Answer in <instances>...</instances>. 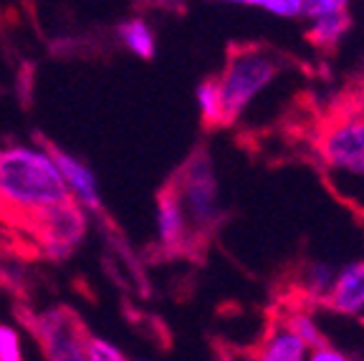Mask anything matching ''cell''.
<instances>
[{
  "label": "cell",
  "instance_id": "obj_21",
  "mask_svg": "<svg viewBox=\"0 0 364 361\" xmlns=\"http://www.w3.org/2000/svg\"><path fill=\"white\" fill-rule=\"evenodd\" d=\"M220 3H235V6H245V0H220Z\"/></svg>",
  "mask_w": 364,
  "mask_h": 361
},
{
  "label": "cell",
  "instance_id": "obj_1",
  "mask_svg": "<svg viewBox=\"0 0 364 361\" xmlns=\"http://www.w3.org/2000/svg\"><path fill=\"white\" fill-rule=\"evenodd\" d=\"M71 198L51 157L38 149H0V222L28 235L33 222L53 205Z\"/></svg>",
  "mask_w": 364,
  "mask_h": 361
},
{
  "label": "cell",
  "instance_id": "obj_10",
  "mask_svg": "<svg viewBox=\"0 0 364 361\" xmlns=\"http://www.w3.org/2000/svg\"><path fill=\"white\" fill-rule=\"evenodd\" d=\"M309 349L286 328V323L273 326L271 333L263 339L253 361H306Z\"/></svg>",
  "mask_w": 364,
  "mask_h": 361
},
{
  "label": "cell",
  "instance_id": "obj_14",
  "mask_svg": "<svg viewBox=\"0 0 364 361\" xmlns=\"http://www.w3.org/2000/svg\"><path fill=\"white\" fill-rule=\"evenodd\" d=\"M336 278V271L331 268V263H324V260H314L304 268V276H301V283L306 288L309 293L316 296V298H324L329 293L331 283Z\"/></svg>",
  "mask_w": 364,
  "mask_h": 361
},
{
  "label": "cell",
  "instance_id": "obj_2",
  "mask_svg": "<svg viewBox=\"0 0 364 361\" xmlns=\"http://www.w3.org/2000/svg\"><path fill=\"white\" fill-rule=\"evenodd\" d=\"M284 66V56L266 45H230L223 74L215 76L225 126L243 117L245 109L279 79Z\"/></svg>",
  "mask_w": 364,
  "mask_h": 361
},
{
  "label": "cell",
  "instance_id": "obj_11",
  "mask_svg": "<svg viewBox=\"0 0 364 361\" xmlns=\"http://www.w3.org/2000/svg\"><path fill=\"white\" fill-rule=\"evenodd\" d=\"M349 26H352L349 13H334V16L316 18V21H311V26H309L306 38L311 41L316 48H324L326 51V48H334V45L344 38Z\"/></svg>",
  "mask_w": 364,
  "mask_h": 361
},
{
  "label": "cell",
  "instance_id": "obj_19",
  "mask_svg": "<svg viewBox=\"0 0 364 361\" xmlns=\"http://www.w3.org/2000/svg\"><path fill=\"white\" fill-rule=\"evenodd\" d=\"M86 361H127V356L122 354L119 346H114L112 341L99 339V336H91L89 356H86Z\"/></svg>",
  "mask_w": 364,
  "mask_h": 361
},
{
  "label": "cell",
  "instance_id": "obj_20",
  "mask_svg": "<svg viewBox=\"0 0 364 361\" xmlns=\"http://www.w3.org/2000/svg\"><path fill=\"white\" fill-rule=\"evenodd\" d=\"M309 361H349V359L341 354V351H336L334 346L321 344V346H316V349H311V354H309Z\"/></svg>",
  "mask_w": 364,
  "mask_h": 361
},
{
  "label": "cell",
  "instance_id": "obj_16",
  "mask_svg": "<svg viewBox=\"0 0 364 361\" xmlns=\"http://www.w3.org/2000/svg\"><path fill=\"white\" fill-rule=\"evenodd\" d=\"M0 361H26L21 331L11 323H0Z\"/></svg>",
  "mask_w": 364,
  "mask_h": 361
},
{
  "label": "cell",
  "instance_id": "obj_17",
  "mask_svg": "<svg viewBox=\"0 0 364 361\" xmlns=\"http://www.w3.org/2000/svg\"><path fill=\"white\" fill-rule=\"evenodd\" d=\"M352 0H301V16L304 18H324L334 16V13H347Z\"/></svg>",
  "mask_w": 364,
  "mask_h": 361
},
{
  "label": "cell",
  "instance_id": "obj_18",
  "mask_svg": "<svg viewBox=\"0 0 364 361\" xmlns=\"http://www.w3.org/2000/svg\"><path fill=\"white\" fill-rule=\"evenodd\" d=\"M245 6L261 8L276 18H301V0H245Z\"/></svg>",
  "mask_w": 364,
  "mask_h": 361
},
{
  "label": "cell",
  "instance_id": "obj_5",
  "mask_svg": "<svg viewBox=\"0 0 364 361\" xmlns=\"http://www.w3.org/2000/svg\"><path fill=\"white\" fill-rule=\"evenodd\" d=\"M86 235V215L84 208L74 198L48 208L33 222L28 237L38 245V250L53 263L71 258Z\"/></svg>",
  "mask_w": 364,
  "mask_h": 361
},
{
  "label": "cell",
  "instance_id": "obj_8",
  "mask_svg": "<svg viewBox=\"0 0 364 361\" xmlns=\"http://www.w3.org/2000/svg\"><path fill=\"white\" fill-rule=\"evenodd\" d=\"M157 235H159V245L170 255L188 253L193 248V237H190L185 215H182L175 192L167 185L157 195Z\"/></svg>",
  "mask_w": 364,
  "mask_h": 361
},
{
  "label": "cell",
  "instance_id": "obj_7",
  "mask_svg": "<svg viewBox=\"0 0 364 361\" xmlns=\"http://www.w3.org/2000/svg\"><path fill=\"white\" fill-rule=\"evenodd\" d=\"M36 141H38L41 147H43V152L48 154L51 162L58 167L68 192H71V198H74L84 210L97 215L99 222H107V210H104V205H102V198H99V190H97V180H94L89 167L81 164L76 157H71L68 152H63V149L58 147V144H53V139H48V136L36 134Z\"/></svg>",
  "mask_w": 364,
  "mask_h": 361
},
{
  "label": "cell",
  "instance_id": "obj_3",
  "mask_svg": "<svg viewBox=\"0 0 364 361\" xmlns=\"http://www.w3.org/2000/svg\"><path fill=\"white\" fill-rule=\"evenodd\" d=\"M167 187L175 192L180 210L188 222L193 245L203 243L205 237L220 225L223 208L218 195V177L213 167L210 152L198 147L190 154L182 167L167 180Z\"/></svg>",
  "mask_w": 364,
  "mask_h": 361
},
{
  "label": "cell",
  "instance_id": "obj_9",
  "mask_svg": "<svg viewBox=\"0 0 364 361\" xmlns=\"http://www.w3.org/2000/svg\"><path fill=\"white\" fill-rule=\"evenodd\" d=\"M326 306L341 316H362L364 313V258L354 260L336 273L329 293L324 296Z\"/></svg>",
  "mask_w": 364,
  "mask_h": 361
},
{
  "label": "cell",
  "instance_id": "obj_12",
  "mask_svg": "<svg viewBox=\"0 0 364 361\" xmlns=\"http://www.w3.org/2000/svg\"><path fill=\"white\" fill-rule=\"evenodd\" d=\"M119 38L124 41V45L132 53H136L139 58L149 61L154 56V33L147 23L134 18V21H127L119 26Z\"/></svg>",
  "mask_w": 364,
  "mask_h": 361
},
{
  "label": "cell",
  "instance_id": "obj_15",
  "mask_svg": "<svg viewBox=\"0 0 364 361\" xmlns=\"http://www.w3.org/2000/svg\"><path fill=\"white\" fill-rule=\"evenodd\" d=\"M284 323H286V328H289V331L294 333L296 339L301 341V344L306 346L309 351L324 344V333L318 331L316 321H314L309 313H291V316L286 318Z\"/></svg>",
  "mask_w": 364,
  "mask_h": 361
},
{
  "label": "cell",
  "instance_id": "obj_6",
  "mask_svg": "<svg viewBox=\"0 0 364 361\" xmlns=\"http://www.w3.org/2000/svg\"><path fill=\"white\" fill-rule=\"evenodd\" d=\"M318 154L336 175L364 177V112L331 119L318 136Z\"/></svg>",
  "mask_w": 364,
  "mask_h": 361
},
{
  "label": "cell",
  "instance_id": "obj_13",
  "mask_svg": "<svg viewBox=\"0 0 364 361\" xmlns=\"http://www.w3.org/2000/svg\"><path fill=\"white\" fill-rule=\"evenodd\" d=\"M198 107L200 117H203L205 129H218V126H225V119H223V104H220V91H218L215 79H205L198 86Z\"/></svg>",
  "mask_w": 364,
  "mask_h": 361
},
{
  "label": "cell",
  "instance_id": "obj_4",
  "mask_svg": "<svg viewBox=\"0 0 364 361\" xmlns=\"http://www.w3.org/2000/svg\"><path fill=\"white\" fill-rule=\"evenodd\" d=\"M28 331L46 361H86L91 333L71 306L28 313Z\"/></svg>",
  "mask_w": 364,
  "mask_h": 361
}]
</instances>
